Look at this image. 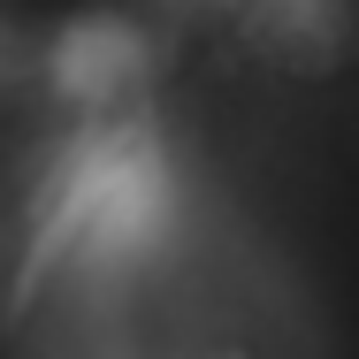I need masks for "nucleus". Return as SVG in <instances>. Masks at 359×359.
<instances>
[{
    "label": "nucleus",
    "mask_w": 359,
    "mask_h": 359,
    "mask_svg": "<svg viewBox=\"0 0 359 359\" xmlns=\"http://www.w3.org/2000/svg\"><path fill=\"white\" fill-rule=\"evenodd\" d=\"M161 207H168V176H161L153 145H138V138L84 145V161L62 176V191L46 207V260L54 252L115 260L161 222Z\"/></svg>",
    "instance_id": "1"
}]
</instances>
